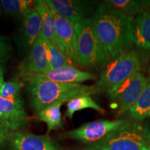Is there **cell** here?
I'll use <instances>...</instances> for the list:
<instances>
[{
    "label": "cell",
    "mask_w": 150,
    "mask_h": 150,
    "mask_svg": "<svg viewBox=\"0 0 150 150\" xmlns=\"http://www.w3.org/2000/svg\"><path fill=\"white\" fill-rule=\"evenodd\" d=\"M94 29L107 49L110 59L131 50L134 18L109 8L104 4L97 7L92 18Z\"/></svg>",
    "instance_id": "6da1fadb"
},
{
    "label": "cell",
    "mask_w": 150,
    "mask_h": 150,
    "mask_svg": "<svg viewBox=\"0 0 150 150\" xmlns=\"http://www.w3.org/2000/svg\"><path fill=\"white\" fill-rule=\"evenodd\" d=\"M20 76L27 83L30 106L37 112L51 105L63 104L75 97L91 95L98 92L96 86L59 83L49 80L41 74L24 73Z\"/></svg>",
    "instance_id": "7a4b0ae2"
},
{
    "label": "cell",
    "mask_w": 150,
    "mask_h": 150,
    "mask_svg": "<svg viewBox=\"0 0 150 150\" xmlns=\"http://www.w3.org/2000/svg\"><path fill=\"white\" fill-rule=\"evenodd\" d=\"M74 27L77 37L79 65L91 67L107 64L110 54L97 37L92 18L74 23Z\"/></svg>",
    "instance_id": "3957f363"
},
{
    "label": "cell",
    "mask_w": 150,
    "mask_h": 150,
    "mask_svg": "<svg viewBox=\"0 0 150 150\" xmlns=\"http://www.w3.org/2000/svg\"><path fill=\"white\" fill-rule=\"evenodd\" d=\"M84 150H150V143L145 127L138 122H127Z\"/></svg>",
    "instance_id": "277c9868"
},
{
    "label": "cell",
    "mask_w": 150,
    "mask_h": 150,
    "mask_svg": "<svg viewBox=\"0 0 150 150\" xmlns=\"http://www.w3.org/2000/svg\"><path fill=\"white\" fill-rule=\"evenodd\" d=\"M140 66V59L136 50H131L110 59L100 73L97 89L108 93L132 75L139 72Z\"/></svg>",
    "instance_id": "5b68a950"
},
{
    "label": "cell",
    "mask_w": 150,
    "mask_h": 150,
    "mask_svg": "<svg viewBox=\"0 0 150 150\" xmlns=\"http://www.w3.org/2000/svg\"><path fill=\"white\" fill-rule=\"evenodd\" d=\"M149 79L140 72L127 79L107 93L111 102L110 107L123 114L136 104L147 83Z\"/></svg>",
    "instance_id": "8992f818"
},
{
    "label": "cell",
    "mask_w": 150,
    "mask_h": 150,
    "mask_svg": "<svg viewBox=\"0 0 150 150\" xmlns=\"http://www.w3.org/2000/svg\"><path fill=\"white\" fill-rule=\"evenodd\" d=\"M127 122L123 120H99L91 122L66 132L63 134V138L76 140L91 145L102 140L110 133L120 128Z\"/></svg>",
    "instance_id": "52a82bcc"
},
{
    "label": "cell",
    "mask_w": 150,
    "mask_h": 150,
    "mask_svg": "<svg viewBox=\"0 0 150 150\" xmlns=\"http://www.w3.org/2000/svg\"><path fill=\"white\" fill-rule=\"evenodd\" d=\"M41 20L34 6L29 8L22 18L13 39L19 54H27L40 37Z\"/></svg>",
    "instance_id": "ba28073f"
},
{
    "label": "cell",
    "mask_w": 150,
    "mask_h": 150,
    "mask_svg": "<svg viewBox=\"0 0 150 150\" xmlns=\"http://www.w3.org/2000/svg\"><path fill=\"white\" fill-rule=\"evenodd\" d=\"M54 14L72 23L88 18L93 11L92 1L81 0H45Z\"/></svg>",
    "instance_id": "9c48e42d"
},
{
    "label": "cell",
    "mask_w": 150,
    "mask_h": 150,
    "mask_svg": "<svg viewBox=\"0 0 150 150\" xmlns=\"http://www.w3.org/2000/svg\"><path fill=\"white\" fill-rule=\"evenodd\" d=\"M11 150H61L60 146L47 136L12 131L8 136Z\"/></svg>",
    "instance_id": "30bf717a"
},
{
    "label": "cell",
    "mask_w": 150,
    "mask_h": 150,
    "mask_svg": "<svg viewBox=\"0 0 150 150\" xmlns=\"http://www.w3.org/2000/svg\"><path fill=\"white\" fill-rule=\"evenodd\" d=\"M51 70L44 40L42 37L35 41L34 45L20 63V74H42Z\"/></svg>",
    "instance_id": "8fae6325"
},
{
    "label": "cell",
    "mask_w": 150,
    "mask_h": 150,
    "mask_svg": "<svg viewBox=\"0 0 150 150\" xmlns=\"http://www.w3.org/2000/svg\"><path fill=\"white\" fill-rule=\"evenodd\" d=\"M0 114L8 122L11 131H19L27 125V115L21 96L13 99L0 97Z\"/></svg>",
    "instance_id": "7c38bea8"
},
{
    "label": "cell",
    "mask_w": 150,
    "mask_h": 150,
    "mask_svg": "<svg viewBox=\"0 0 150 150\" xmlns=\"http://www.w3.org/2000/svg\"><path fill=\"white\" fill-rule=\"evenodd\" d=\"M56 32L63 47L64 54L74 63L79 65L78 42L74 23L54 14Z\"/></svg>",
    "instance_id": "4fadbf2b"
},
{
    "label": "cell",
    "mask_w": 150,
    "mask_h": 150,
    "mask_svg": "<svg viewBox=\"0 0 150 150\" xmlns=\"http://www.w3.org/2000/svg\"><path fill=\"white\" fill-rule=\"evenodd\" d=\"M34 8L38 13L41 20L40 37L51 42L64 54L63 47L57 38L54 13L49 6L45 0H37Z\"/></svg>",
    "instance_id": "5bb4252c"
},
{
    "label": "cell",
    "mask_w": 150,
    "mask_h": 150,
    "mask_svg": "<svg viewBox=\"0 0 150 150\" xmlns=\"http://www.w3.org/2000/svg\"><path fill=\"white\" fill-rule=\"evenodd\" d=\"M41 75L50 81L64 83L81 84L86 81L96 79L95 74L79 70L73 66L50 70Z\"/></svg>",
    "instance_id": "9a60e30c"
},
{
    "label": "cell",
    "mask_w": 150,
    "mask_h": 150,
    "mask_svg": "<svg viewBox=\"0 0 150 150\" xmlns=\"http://www.w3.org/2000/svg\"><path fill=\"white\" fill-rule=\"evenodd\" d=\"M132 39L138 47L150 51V11H143L134 18Z\"/></svg>",
    "instance_id": "2e32d148"
},
{
    "label": "cell",
    "mask_w": 150,
    "mask_h": 150,
    "mask_svg": "<svg viewBox=\"0 0 150 150\" xmlns=\"http://www.w3.org/2000/svg\"><path fill=\"white\" fill-rule=\"evenodd\" d=\"M104 4L109 8L126 15L131 18H136L140 13L145 11V8L150 1L138 0H106Z\"/></svg>",
    "instance_id": "e0dca14e"
},
{
    "label": "cell",
    "mask_w": 150,
    "mask_h": 150,
    "mask_svg": "<svg viewBox=\"0 0 150 150\" xmlns=\"http://www.w3.org/2000/svg\"><path fill=\"white\" fill-rule=\"evenodd\" d=\"M63 104V103H57L51 105L38 112L35 115V119L37 120L46 123L47 126V134H49L53 130L63 128V122L61 111Z\"/></svg>",
    "instance_id": "ac0fdd59"
},
{
    "label": "cell",
    "mask_w": 150,
    "mask_h": 150,
    "mask_svg": "<svg viewBox=\"0 0 150 150\" xmlns=\"http://www.w3.org/2000/svg\"><path fill=\"white\" fill-rule=\"evenodd\" d=\"M35 1L31 0H1L3 14L8 18L22 21L29 8L34 6Z\"/></svg>",
    "instance_id": "d6986e66"
},
{
    "label": "cell",
    "mask_w": 150,
    "mask_h": 150,
    "mask_svg": "<svg viewBox=\"0 0 150 150\" xmlns=\"http://www.w3.org/2000/svg\"><path fill=\"white\" fill-rule=\"evenodd\" d=\"M150 81L134 106L129 110V117L134 122L142 121L149 116Z\"/></svg>",
    "instance_id": "ffe728a7"
},
{
    "label": "cell",
    "mask_w": 150,
    "mask_h": 150,
    "mask_svg": "<svg viewBox=\"0 0 150 150\" xmlns=\"http://www.w3.org/2000/svg\"><path fill=\"white\" fill-rule=\"evenodd\" d=\"M87 108H91L102 113L105 112L104 108L95 102L91 95H85L75 97L67 103V110L65 112V117L72 119L75 112Z\"/></svg>",
    "instance_id": "44dd1931"
},
{
    "label": "cell",
    "mask_w": 150,
    "mask_h": 150,
    "mask_svg": "<svg viewBox=\"0 0 150 150\" xmlns=\"http://www.w3.org/2000/svg\"><path fill=\"white\" fill-rule=\"evenodd\" d=\"M45 45L47 57L51 70L60 68V67L73 66L74 63L67 56L63 54L59 48L47 40L43 38Z\"/></svg>",
    "instance_id": "7402d4cb"
},
{
    "label": "cell",
    "mask_w": 150,
    "mask_h": 150,
    "mask_svg": "<svg viewBox=\"0 0 150 150\" xmlns=\"http://www.w3.org/2000/svg\"><path fill=\"white\" fill-rule=\"evenodd\" d=\"M24 82L13 80L5 81L0 88V97L5 99H13L20 96Z\"/></svg>",
    "instance_id": "603a6c76"
},
{
    "label": "cell",
    "mask_w": 150,
    "mask_h": 150,
    "mask_svg": "<svg viewBox=\"0 0 150 150\" xmlns=\"http://www.w3.org/2000/svg\"><path fill=\"white\" fill-rule=\"evenodd\" d=\"M13 47L10 39L0 35V65L5 63L10 59Z\"/></svg>",
    "instance_id": "cb8c5ba5"
},
{
    "label": "cell",
    "mask_w": 150,
    "mask_h": 150,
    "mask_svg": "<svg viewBox=\"0 0 150 150\" xmlns=\"http://www.w3.org/2000/svg\"><path fill=\"white\" fill-rule=\"evenodd\" d=\"M11 132L8 122L4 119L0 120V150L4 149L8 144V136Z\"/></svg>",
    "instance_id": "d4e9b609"
},
{
    "label": "cell",
    "mask_w": 150,
    "mask_h": 150,
    "mask_svg": "<svg viewBox=\"0 0 150 150\" xmlns=\"http://www.w3.org/2000/svg\"><path fill=\"white\" fill-rule=\"evenodd\" d=\"M4 75V67L2 65H0V88L1 87V86H2L3 83L5 82Z\"/></svg>",
    "instance_id": "484cf974"
},
{
    "label": "cell",
    "mask_w": 150,
    "mask_h": 150,
    "mask_svg": "<svg viewBox=\"0 0 150 150\" xmlns=\"http://www.w3.org/2000/svg\"><path fill=\"white\" fill-rule=\"evenodd\" d=\"M145 127V131L146 136H147V140L150 143V127Z\"/></svg>",
    "instance_id": "4316f807"
},
{
    "label": "cell",
    "mask_w": 150,
    "mask_h": 150,
    "mask_svg": "<svg viewBox=\"0 0 150 150\" xmlns=\"http://www.w3.org/2000/svg\"><path fill=\"white\" fill-rule=\"evenodd\" d=\"M2 14H3V11H2V9H1V4H0V18H1V16H2Z\"/></svg>",
    "instance_id": "83f0119b"
},
{
    "label": "cell",
    "mask_w": 150,
    "mask_h": 150,
    "mask_svg": "<svg viewBox=\"0 0 150 150\" xmlns=\"http://www.w3.org/2000/svg\"><path fill=\"white\" fill-rule=\"evenodd\" d=\"M148 72H149V74H150V63H149V67H148Z\"/></svg>",
    "instance_id": "f1b7e54d"
},
{
    "label": "cell",
    "mask_w": 150,
    "mask_h": 150,
    "mask_svg": "<svg viewBox=\"0 0 150 150\" xmlns=\"http://www.w3.org/2000/svg\"><path fill=\"white\" fill-rule=\"evenodd\" d=\"M149 116H150V111H149Z\"/></svg>",
    "instance_id": "f546056e"
},
{
    "label": "cell",
    "mask_w": 150,
    "mask_h": 150,
    "mask_svg": "<svg viewBox=\"0 0 150 150\" xmlns=\"http://www.w3.org/2000/svg\"><path fill=\"white\" fill-rule=\"evenodd\" d=\"M66 150H70V149H66Z\"/></svg>",
    "instance_id": "4dcf8cb0"
}]
</instances>
